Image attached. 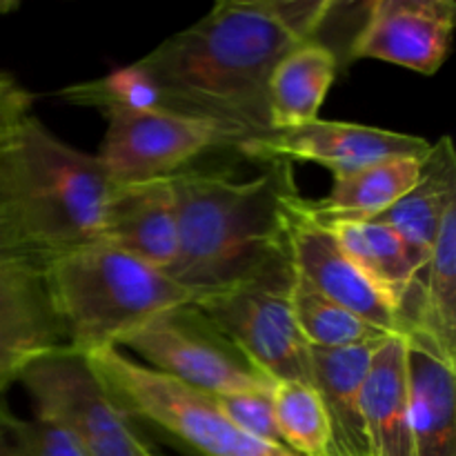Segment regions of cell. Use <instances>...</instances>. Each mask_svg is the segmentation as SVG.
Listing matches in <instances>:
<instances>
[{"mask_svg":"<svg viewBox=\"0 0 456 456\" xmlns=\"http://www.w3.org/2000/svg\"><path fill=\"white\" fill-rule=\"evenodd\" d=\"M252 167L196 160L172 176L178 254L169 274L194 298L292 270L289 221L301 196L292 165Z\"/></svg>","mask_w":456,"mask_h":456,"instance_id":"2","label":"cell"},{"mask_svg":"<svg viewBox=\"0 0 456 456\" xmlns=\"http://www.w3.org/2000/svg\"><path fill=\"white\" fill-rule=\"evenodd\" d=\"M18 9V3L16 0H0V16H4V13H12Z\"/></svg>","mask_w":456,"mask_h":456,"instance_id":"31","label":"cell"},{"mask_svg":"<svg viewBox=\"0 0 456 456\" xmlns=\"http://www.w3.org/2000/svg\"><path fill=\"white\" fill-rule=\"evenodd\" d=\"M403 334L456 368V205L445 212L426 267L399 305Z\"/></svg>","mask_w":456,"mask_h":456,"instance_id":"15","label":"cell"},{"mask_svg":"<svg viewBox=\"0 0 456 456\" xmlns=\"http://www.w3.org/2000/svg\"><path fill=\"white\" fill-rule=\"evenodd\" d=\"M13 258H43V254L31 245L22 227L18 209H0V263Z\"/></svg>","mask_w":456,"mask_h":456,"instance_id":"29","label":"cell"},{"mask_svg":"<svg viewBox=\"0 0 456 456\" xmlns=\"http://www.w3.org/2000/svg\"><path fill=\"white\" fill-rule=\"evenodd\" d=\"M289 303L303 341L316 350H341V347L365 346L390 337L361 321L346 307L321 297L297 274L289 289Z\"/></svg>","mask_w":456,"mask_h":456,"instance_id":"23","label":"cell"},{"mask_svg":"<svg viewBox=\"0 0 456 456\" xmlns=\"http://www.w3.org/2000/svg\"><path fill=\"white\" fill-rule=\"evenodd\" d=\"M337 236L347 256L395 301L399 312L401 301L419 279L417 263L410 256L403 240L383 221H332L323 223Z\"/></svg>","mask_w":456,"mask_h":456,"instance_id":"22","label":"cell"},{"mask_svg":"<svg viewBox=\"0 0 456 456\" xmlns=\"http://www.w3.org/2000/svg\"><path fill=\"white\" fill-rule=\"evenodd\" d=\"M31 94H27L18 83L0 92V209H16L9 169V138L16 125L31 114Z\"/></svg>","mask_w":456,"mask_h":456,"instance_id":"27","label":"cell"},{"mask_svg":"<svg viewBox=\"0 0 456 456\" xmlns=\"http://www.w3.org/2000/svg\"><path fill=\"white\" fill-rule=\"evenodd\" d=\"M138 261L169 272L178 254L176 196L172 176L114 183L105 209L102 239Z\"/></svg>","mask_w":456,"mask_h":456,"instance_id":"14","label":"cell"},{"mask_svg":"<svg viewBox=\"0 0 456 456\" xmlns=\"http://www.w3.org/2000/svg\"><path fill=\"white\" fill-rule=\"evenodd\" d=\"M405 338L414 456H456V368L421 338Z\"/></svg>","mask_w":456,"mask_h":456,"instance_id":"19","label":"cell"},{"mask_svg":"<svg viewBox=\"0 0 456 456\" xmlns=\"http://www.w3.org/2000/svg\"><path fill=\"white\" fill-rule=\"evenodd\" d=\"M456 205V156L450 136L430 147L421 178L379 221L386 223L408 248L419 272L426 267L445 212Z\"/></svg>","mask_w":456,"mask_h":456,"instance_id":"18","label":"cell"},{"mask_svg":"<svg viewBox=\"0 0 456 456\" xmlns=\"http://www.w3.org/2000/svg\"><path fill=\"white\" fill-rule=\"evenodd\" d=\"M12 85H16V80H13L12 76H7V74H3V71H0V92L9 89Z\"/></svg>","mask_w":456,"mask_h":456,"instance_id":"32","label":"cell"},{"mask_svg":"<svg viewBox=\"0 0 456 456\" xmlns=\"http://www.w3.org/2000/svg\"><path fill=\"white\" fill-rule=\"evenodd\" d=\"M456 25L452 0H374L352 38V56L435 76L448 58Z\"/></svg>","mask_w":456,"mask_h":456,"instance_id":"13","label":"cell"},{"mask_svg":"<svg viewBox=\"0 0 456 456\" xmlns=\"http://www.w3.org/2000/svg\"><path fill=\"white\" fill-rule=\"evenodd\" d=\"M56 96L76 107H92L105 118L127 111H145L160 107V89L141 62L111 69L101 78L83 80L58 89Z\"/></svg>","mask_w":456,"mask_h":456,"instance_id":"25","label":"cell"},{"mask_svg":"<svg viewBox=\"0 0 456 456\" xmlns=\"http://www.w3.org/2000/svg\"><path fill=\"white\" fill-rule=\"evenodd\" d=\"M338 58L330 45L310 38L294 47L272 71L267 87L272 132L294 129L319 118L337 80Z\"/></svg>","mask_w":456,"mask_h":456,"instance_id":"21","label":"cell"},{"mask_svg":"<svg viewBox=\"0 0 456 456\" xmlns=\"http://www.w3.org/2000/svg\"><path fill=\"white\" fill-rule=\"evenodd\" d=\"M426 156H399L334 176L332 191L321 200L305 199V209L321 223L372 221L383 216L417 185Z\"/></svg>","mask_w":456,"mask_h":456,"instance_id":"20","label":"cell"},{"mask_svg":"<svg viewBox=\"0 0 456 456\" xmlns=\"http://www.w3.org/2000/svg\"><path fill=\"white\" fill-rule=\"evenodd\" d=\"M40 428V456H87L83 452L76 439L67 435L62 428L53 423L36 419Z\"/></svg>","mask_w":456,"mask_h":456,"instance_id":"30","label":"cell"},{"mask_svg":"<svg viewBox=\"0 0 456 456\" xmlns=\"http://www.w3.org/2000/svg\"><path fill=\"white\" fill-rule=\"evenodd\" d=\"M18 381L36 419L62 428L87 456H156L102 387L83 354L65 350L36 361Z\"/></svg>","mask_w":456,"mask_h":456,"instance_id":"7","label":"cell"},{"mask_svg":"<svg viewBox=\"0 0 456 456\" xmlns=\"http://www.w3.org/2000/svg\"><path fill=\"white\" fill-rule=\"evenodd\" d=\"M53 307L76 354L116 347L145 321L194 303V294L169 272L96 240L45 261Z\"/></svg>","mask_w":456,"mask_h":456,"instance_id":"3","label":"cell"},{"mask_svg":"<svg viewBox=\"0 0 456 456\" xmlns=\"http://www.w3.org/2000/svg\"><path fill=\"white\" fill-rule=\"evenodd\" d=\"M363 423L370 456H414L405 334H390L374 350L363 383Z\"/></svg>","mask_w":456,"mask_h":456,"instance_id":"16","label":"cell"},{"mask_svg":"<svg viewBox=\"0 0 456 456\" xmlns=\"http://www.w3.org/2000/svg\"><path fill=\"white\" fill-rule=\"evenodd\" d=\"M0 456H40L38 421H25L0 396Z\"/></svg>","mask_w":456,"mask_h":456,"instance_id":"28","label":"cell"},{"mask_svg":"<svg viewBox=\"0 0 456 456\" xmlns=\"http://www.w3.org/2000/svg\"><path fill=\"white\" fill-rule=\"evenodd\" d=\"M294 270L245 281L221 292L196 297L191 307L272 386H312V347L294 321L289 289Z\"/></svg>","mask_w":456,"mask_h":456,"instance_id":"6","label":"cell"},{"mask_svg":"<svg viewBox=\"0 0 456 456\" xmlns=\"http://www.w3.org/2000/svg\"><path fill=\"white\" fill-rule=\"evenodd\" d=\"M9 169L18 216L45 261L102 239L114 183L96 156L27 114L9 138Z\"/></svg>","mask_w":456,"mask_h":456,"instance_id":"4","label":"cell"},{"mask_svg":"<svg viewBox=\"0 0 456 456\" xmlns=\"http://www.w3.org/2000/svg\"><path fill=\"white\" fill-rule=\"evenodd\" d=\"M214 401L223 410V414L245 435L285 448L279 435V426H276L274 405H272V386L214 396Z\"/></svg>","mask_w":456,"mask_h":456,"instance_id":"26","label":"cell"},{"mask_svg":"<svg viewBox=\"0 0 456 456\" xmlns=\"http://www.w3.org/2000/svg\"><path fill=\"white\" fill-rule=\"evenodd\" d=\"M432 142L412 134L392 132L361 123L316 118L312 123L239 142L234 151L256 163H316L328 167L334 176L356 172L368 165L399 156H426Z\"/></svg>","mask_w":456,"mask_h":456,"instance_id":"10","label":"cell"},{"mask_svg":"<svg viewBox=\"0 0 456 456\" xmlns=\"http://www.w3.org/2000/svg\"><path fill=\"white\" fill-rule=\"evenodd\" d=\"M85 359L125 414L154 423L203 456H297L245 435L212 395L138 363L118 347L92 352Z\"/></svg>","mask_w":456,"mask_h":456,"instance_id":"5","label":"cell"},{"mask_svg":"<svg viewBox=\"0 0 456 456\" xmlns=\"http://www.w3.org/2000/svg\"><path fill=\"white\" fill-rule=\"evenodd\" d=\"M338 7L337 0H221L138 62L159 85L160 107L209 120L239 145L272 132V71L316 38Z\"/></svg>","mask_w":456,"mask_h":456,"instance_id":"1","label":"cell"},{"mask_svg":"<svg viewBox=\"0 0 456 456\" xmlns=\"http://www.w3.org/2000/svg\"><path fill=\"white\" fill-rule=\"evenodd\" d=\"M234 147L218 125L154 107L110 116L96 159L111 183H136L174 176L212 151Z\"/></svg>","mask_w":456,"mask_h":456,"instance_id":"9","label":"cell"},{"mask_svg":"<svg viewBox=\"0 0 456 456\" xmlns=\"http://www.w3.org/2000/svg\"><path fill=\"white\" fill-rule=\"evenodd\" d=\"M289 258L294 274L321 297L381 332L403 334L395 301L347 256L330 227L310 216L303 196L292 205Z\"/></svg>","mask_w":456,"mask_h":456,"instance_id":"11","label":"cell"},{"mask_svg":"<svg viewBox=\"0 0 456 456\" xmlns=\"http://www.w3.org/2000/svg\"><path fill=\"white\" fill-rule=\"evenodd\" d=\"M116 347L134 352L147 368L212 396L272 386L191 305L145 321L120 337Z\"/></svg>","mask_w":456,"mask_h":456,"instance_id":"8","label":"cell"},{"mask_svg":"<svg viewBox=\"0 0 456 456\" xmlns=\"http://www.w3.org/2000/svg\"><path fill=\"white\" fill-rule=\"evenodd\" d=\"M276 426L285 448L297 456H332V435L314 386L279 381L272 386Z\"/></svg>","mask_w":456,"mask_h":456,"instance_id":"24","label":"cell"},{"mask_svg":"<svg viewBox=\"0 0 456 456\" xmlns=\"http://www.w3.org/2000/svg\"><path fill=\"white\" fill-rule=\"evenodd\" d=\"M71 350L53 307L43 258L0 263V396L36 361Z\"/></svg>","mask_w":456,"mask_h":456,"instance_id":"12","label":"cell"},{"mask_svg":"<svg viewBox=\"0 0 456 456\" xmlns=\"http://www.w3.org/2000/svg\"><path fill=\"white\" fill-rule=\"evenodd\" d=\"M377 343L316 350L312 347V386L332 435V456H370L363 423V383Z\"/></svg>","mask_w":456,"mask_h":456,"instance_id":"17","label":"cell"}]
</instances>
